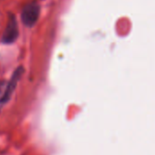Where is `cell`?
<instances>
[{"label":"cell","mask_w":155,"mask_h":155,"mask_svg":"<svg viewBox=\"0 0 155 155\" xmlns=\"http://www.w3.org/2000/svg\"><path fill=\"white\" fill-rule=\"evenodd\" d=\"M40 16V7L36 2L26 5L21 11V21L24 26L32 28L36 25Z\"/></svg>","instance_id":"obj_1"},{"label":"cell","mask_w":155,"mask_h":155,"mask_svg":"<svg viewBox=\"0 0 155 155\" xmlns=\"http://www.w3.org/2000/svg\"><path fill=\"white\" fill-rule=\"evenodd\" d=\"M19 32L18 28V22L14 15H10L8 25L5 28L4 34L2 36V43L4 44H12L18 38Z\"/></svg>","instance_id":"obj_2"},{"label":"cell","mask_w":155,"mask_h":155,"mask_svg":"<svg viewBox=\"0 0 155 155\" xmlns=\"http://www.w3.org/2000/svg\"><path fill=\"white\" fill-rule=\"evenodd\" d=\"M8 81H0V103H6L9 101L8 97Z\"/></svg>","instance_id":"obj_3"}]
</instances>
